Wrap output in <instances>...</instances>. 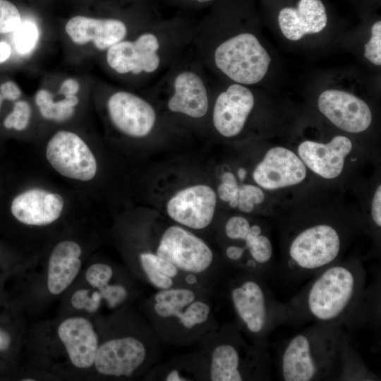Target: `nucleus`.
Listing matches in <instances>:
<instances>
[{"label":"nucleus","instance_id":"cd10ccee","mask_svg":"<svg viewBox=\"0 0 381 381\" xmlns=\"http://www.w3.org/2000/svg\"><path fill=\"white\" fill-rule=\"evenodd\" d=\"M31 114L32 111L28 102L18 101L15 103L13 111L5 118L4 125L8 129L23 131L29 124Z\"/></svg>","mask_w":381,"mask_h":381},{"label":"nucleus","instance_id":"e433bc0d","mask_svg":"<svg viewBox=\"0 0 381 381\" xmlns=\"http://www.w3.org/2000/svg\"><path fill=\"white\" fill-rule=\"evenodd\" d=\"M0 92L4 99L10 101H15L21 96L20 87L11 80L6 81L0 85Z\"/></svg>","mask_w":381,"mask_h":381},{"label":"nucleus","instance_id":"58836bf2","mask_svg":"<svg viewBox=\"0 0 381 381\" xmlns=\"http://www.w3.org/2000/svg\"><path fill=\"white\" fill-rule=\"evenodd\" d=\"M11 55V47L6 42H0V64L7 61Z\"/></svg>","mask_w":381,"mask_h":381},{"label":"nucleus","instance_id":"c756f323","mask_svg":"<svg viewBox=\"0 0 381 381\" xmlns=\"http://www.w3.org/2000/svg\"><path fill=\"white\" fill-rule=\"evenodd\" d=\"M21 23L17 7L8 0H0V34L15 32Z\"/></svg>","mask_w":381,"mask_h":381},{"label":"nucleus","instance_id":"9d476101","mask_svg":"<svg viewBox=\"0 0 381 381\" xmlns=\"http://www.w3.org/2000/svg\"><path fill=\"white\" fill-rule=\"evenodd\" d=\"M46 157L51 166L65 177L88 181L97 174V164L93 153L73 132H56L47 143Z\"/></svg>","mask_w":381,"mask_h":381},{"label":"nucleus","instance_id":"ea45409f","mask_svg":"<svg viewBox=\"0 0 381 381\" xmlns=\"http://www.w3.org/2000/svg\"><path fill=\"white\" fill-rule=\"evenodd\" d=\"M11 338L9 334L0 329V352L9 348Z\"/></svg>","mask_w":381,"mask_h":381},{"label":"nucleus","instance_id":"393cba45","mask_svg":"<svg viewBox=\"0 0 381 381\" xmlns=\"http://www.w3.org/2000/svg\"><path fill=\"white\" fill-rule=\"evenodd\" d=\"M35 101L42 116L48 120L65 121L74 114V107L78 104L76 95H68L59 101L53 99L52 94L45 89L38 90Z\"/></svg>","mask_w":381,"mask_h":381},{"label":"nucleus","instance_id":"4468645a","mask_svg":"<svg viewBox=\"0 0 381 381\" xmlns=\"http://www.w3.org/2000/svg\"><path fill=\"white\" fill-rule=\"evenodd\" d=\"M217 199L212 187L194 185L176 193L167 202L166 210L176 223L192 229H202L213 220Z\"/></svg>","mask_w":381,"mask_h":381},{"label":"nucleus","instance_id":"5701e85b","mask_svg":"<svg viewBox=\"0 0 381 381\" xmlns=\"http://www.w3.org/2000/svg\"><path fill=\"white\" fill-rule=\"evenodd\" d=\"M80 246L73 241L59 243L52 251L47 270V287L52 294L62 293L75 279L80 267Z\"/></svg>","mask_w":381,"mask_h":381},{"label":"nucleus","instance_id":"9b49d317","mask_svg":"<svg viewBox=\"0 0 381 381\" xmlns=\"http://www.w3.org/2000/svg\"><path fill=\"white\" fill-rule=\"evenodd\" d=\"M107 110L113 126L133 138L150 135L158 121V114L150 101L127 90H116L107 100Z\"/></svg>","mask_w":381,"mask_h":381},{"label":"nucleus","instance_id":"f704fd0d","mask_svg":"<svg viewBox=\"0 0 381 381\" xmlns=\"http://www.w3.org/2000/svg\"><path fill=\"white\" fill-rule=\"evenodd\" d=\"M102 299H104L110 308H115L122 303L128 296L126 289L120 284H107L98 289Z\"/></svg>","mask_w":381,"mask_h":381},{"label":"nucleus","instance_id":"a19ab883","mask_svg":"<svg viewBox=\"0 0 381 381\" xmlns=\"http://www.w3.org/2000/svg\"><path fill=\"white\" fill-rule=\"evenodd\" d=\"M164 380L167 381H186L189 380L183 376L179 370H172L165 376Z\"/></svg>","mask_w":381,"mask_h":381},{"label":"nucleus","instance_id":"aec40b11","mask_svg":"<svg viewBox=\"0 0 381 381\" xmlns=\"http://www.w3.org/2000/svg\"><path fill=\"white\" fill-rule=\"evenodd\" d=\"M64 206L62 196L40 189L25 190L13 200L11 212L20 222L30 226L48 225L57 220Z\"/></svg>","mask_w":381,"mask_h":381},{"label":"nucleus","instance_id":"4be33fe9","mask_svg":"<svg viewBox=\"0 0 381 381\" xmlns=\"http://www.w3.org/2000/svg\"><path fill=\"white\" fill-rule=\"evenodd\" d=\"M278 23L285 37L297 41L326 27V8L321 0H299L296 7H285L279 11Z\"/></svg>","mask_w":381,"mask_h":381},{"label":"nucleus","instance_id":"b1692460","mask_svg":"<svg viewBox=\"0 0 381 381\" xmlns=\"http://www.w3.org/2000/svg\"><path fill=\"white\" fill-rule=\"evenodd\" d=\"M141 267L148 281L159 290L174 286V278L180 270L156 253L143 252L139 256Z\"/></svg>","mask_w":381,"mask_h":381},{"label":"nucleus","instance_id":"72a5a7b5","mask_svg":"<svg viewBox=\"0 0 381 381\" xmlns=\"http://www.w3.org/2000/svg\"><path fill=\"white\" fill-rule=\"evenodd\" d=\"M365 57L377 66L381 64V21H377L371 28V37L365 44Z\"/></svg>","mask_w":381,"mask_h":381},{"label":"nucleus","instance_id":"2eb2a0df","mask_svg":"<svg viewBox=\"0 0 381 381\" xmlns=\"http://www.w3.org/2000/svg\"><path fill=\"white\" fill-rule=\"evenodd\" d=\"M320 111L335 126L351 133L367 130L373 120L368 104L346 91L330 89L322 92L318 100Z\"/></svg>","mask_w":381,"mask_h":381},{"label":"nucleus","instance_id":"423d86ee","mask_svg":"<svg viewBox=\"0 0 381 381\" xmlns=\"http://www.w3.org/2000/svg\"><path fill=\"white\" fill-rule=\"evenodd\" d=\"M190 54L174 63L152 89L169 113L200 120L210 112L214 87L202 64Z\"/></svg>","mask_w":381,"mask_h":381},{"label":"nucleus","instance_id":"a878e982","mask_svg":"<svg viewBox=\"0 0 381 381\" xmlns=\"http://www.w3.org/2000/svg\"><path fill=\"white\" fill-rule=\"evenodd\" d=\"M39 37L37 25L31 21L21 23L14 33V44L20 54L30 52L35 47Z\"/></svg>","mask_w":381,"mask_h":381},{"label":"nucleus","instance_id":"f3484780","mask_svg":"<svg viewBox=\"0 0 381 381\" xmlns=\"http://www.w3.org/2000/svg\"><path fill=\"white\" fill-rule=\"evenodd\" d=\"M353 143L345 135H336L327 143L304 140L296 153L307 169L324 179H335L344 171Z\"/></svg>","mask_w":381,"mask_h":381},{"label":"nucleus","instance_id":"f257e3e1","mask_svg":"<svg viewBox=\"0 0 381 381\" xmlns=\"http://www.w3.org/2000/svg\"><path fill=\"white\" fill-rule=\"evenodd\" d=\"M367 272L356 258L341 260L321 270L289 302L287 322L350 324L366 298Z\"/></svg>","mask_w":381,"mask_h":381},{"label":"nucleus","instance_id":"6e6552de","mask_svg":"<svg viewBox=\"0 0 381 381\" xmlns=\"http://www.w3.org/2000/svg\"><path fill=\"white\" fill-rule=\"evenodd\" d=\"M210 354L212 381L270 380L271 361L267 349L250 346L235 331L224 332Z\"/></svg>","mask_w":381,"mask_h":381},{"label":"nucleus","instance_id":"37998d69","mask_svg":"<svg viewBox=\"0 0 381 381\" xmlns=\"http://www.w3.org/2000/svg\"><path fill=\"white\" fill-rule=\"evenodd\" d=\"M196 274L188 273L186 277V282L189 284L190 285H193L197 282V279L195 277Z\"/></svg>","mask_w":381,"mask_h":381},{"label":"nucleus","instance_id":"c03bdc74","mask_svg":"<svg viewBox=\"0 0 381 381\" xmlns=\"http://www.w3.org/2000/svg\"><path fill=\"white\" fill-rule=\"evenodd\" d=\"M3 100H4V97H3V96L1 95V94L0 92V111H1V107L2 103H3Z\"/></svg>","mask_w":381,"mask_h":381},{"label":"nucleus","instance_id":"a18cd8bd","mask_svg":"<svg viewBox=\"0 0 381 381\" xmlns=\"http://www.w3.org/2000/svg\"><path fill=\"white\" fill-rule=\"evenodd\" d=\"M23 380H24V381H33L35 380L30 378V379H23Z\"/></svg>","mask_w":381,"mask_h":381},{"label":"nucleus","instance_id":"bb28decb","mask_svg":"<svg viewBox=\"0 0 381 381\" xmlns=\"http://www.w3.org/2000/svg\"><path fill=\"white\" fill-rule=\"evenodd\" d=\"M265 199L264 190L257 185L244 183L240 185L238 194L237 208L243 213L252 212L255 206L262 204Z\"/></svg>","mask_w":381,"mask_h":381},{"label":"nucleus","instance_id":"4c0bfd02","mask_svg":"<svg viewBox=\"0 0 381 381\" xmlns=\"http://www.w3.org/2000/svg\"><path fill=\"white\" fill-rule=\"evenodd\" d=\"M80 89L78 82L73 78L65 80L61 85L59 92L64 95H76Z\"/></svg>","mask_w":381,"mask_h":381},{"label":"nucleus","instance_id":"a211bd4d","mask_svg":"<svg viewBox=\"0 0 381 381\" xmlns=\"http://www.w3.org/2000/svg\"><path fill=\"white\" fill-rule=\"evenodd\" d=\"M147 355L146 346L140 339L116 338L99 346L94 365L102 375L130 377L144 363Z\"/></svg>","mask_w":381,"mask_h":381},{"label":"nucleus","instance_id":"6ab92c4d","mask_svg":"<svg viewBox=\"0 0 381 381\" xmlns=\"http://www.w3.org/2000/svg\"><path fill=\"white\" fill-rule=\"evenodd\" d=\"M65 30L74 43L81 45L92 42L99 51H107L129 35L128 25L123 20L83 16L71 18L66 23Z\"/></svg>","mask_w":381,"mask_h":381},{"label":"nucleus","instance_id":"f8f14e48","mask_svg":"<svg viewBox=\"0 0 381 381\" xmlns=\"http://www.w3.org/2000/svg\"><path fill=\"white\" fill-rule=\"evenodd\" d=\"M255 97L248 85L232 83L224 90H213L211 121L222 136L231 138L244 129L255 107Z\"/></svg>","mask_w":381,"mask_h":381},{"label":"nucleus","instance_id":"1a4fd4ad","mask_svg":"<svg viewBox=\"0 0 381 381\" xmlns=\"http://www.w3.org/2000/svg\"><path fill=\"white\" fill-rule=\"evenodd\" d=\"M155 253L180 271L195 274L206 271L214 260L212 250L202 238L178 225L164 231Z\"/></svg>","mask_w":381,"mask_h":381},{"label":"nucleus","instance_id":"7c9ffc66","mask_svg":"<svg viewBox=\"0 0 381 381\" xmlns=\"http://www.w3.org/2000/svg\"><path fill=\"white\" fill-rule=\"evenodd\" d=\"M102 300V297L98 290L90 294L89 290L82 289L76 291L72 295L71 302L76 309L93 313L99 309Z\"/></svg>","mask_w":381,"mask_h":381},{"label":"nucleus","instance_id":"dca6fc26","mask_svg":"<svg viewBox=\"0 0 381 381\" xmlns=\"http://www.w3.org/2000/svg\"><path fill=\"white\" fill-rule=\"evenodd\" d=\"M153 309L163 319L175 318L186 329H192L207 321L210 305L197 298L190 288L171 287L159 290L154 297Z\"/></svg>","mask_w":381,"mask_h":381},{"label":"nucleus","instance_id":"20e7f679","mask_svg":"<svg viewBox=\"0 0 381 381\" xmlns=\"http://www.w3.org/2000/svg\"><path fill=\"white\" fill-rule=\"evenodd\" d=\"M352 229L346 224L315 220L296 224L284 234L278 270L287 282H301L342 260Z\"/></svg>","mask_w":381,"mask_h":381},{"label":"nucleus","instance_id":"0eeeda50","mask_svg":"<svg viewBox=\"0 0 381 381\" xmlns=\"http://www.w3.org/2000/svg\"><path fill=\"white\" fill-rule=\"evenodd\" d=\"M242 270L230 286V300L241 326L255 345L267 349V337L287 322L286 305L275 298L264 277Z\"/></svg>","mask_w":381,"mask_h":381},{"label":"nucleus","instance_id":"79ce46f5","mask_svg":"<svg viewBox=\"0 0 381 381\" xmlns=\"http://www.w3.org/2000/svg\"><path fill=\"white\" fill-rule=\"evenodd\" d=\"M182 4H193V5H203V4H208L209 3H211L214 0H181Z\"/></svg>","mask_w":381,"mask_h":381},{"label":"nucleus","instance_id":"c85d7f7f","mask_svg":"<svg viewBox=\"0 0 381 381\" xmlns=\"http://www.w3.org/2000/svg\"><path fill=\"white\" fill-rule=\"evenodd\" d=\"M240 185L238 180L231 171H225L221 176V183L217 188L219 199L228 202L231 208H237L238 194Z\"/></svg>","mask_w":381,"mask_h":381},{"label":"nucleus","instance_id":"7ed1b4c3","mask_svg":"<svg viewBox=\"0 0 381 381\" xmlns=\"http://www.w3.org/2000/svg\"><path fill=\"white\" fill-rule=\"evenodd\" d=\"M195 26L185 20H150L133 38H125L106 51L109 68L119 75L143 81L164 73L190 48Z\"/></svg>","mask_w":381,"mask_h":381},{"label":"nucleus","instance_id":"c9c22d12","mask_svg":"<svg viewBox=\"0 0 381 381\" xmlns=\"http://www.w3.org/2000/svg\"><path fill=\"white\" fill-rule=\"evenodd\" d=\"M370 215L372 221L373 222L375 227L377 229H380L381 227V186L379 185L373 194L371 207Z\"/></svg>","mask_w":381,"mask_h":381},{"label":"nucleus","instance_id":"412c9836","mask_svg":"<svg viewBox=\"0 0 381 381\" xmlns=\"http://www.w3.org/2000/svg\"><path fill=\"white\" fill-rule=\"evenodd\" d=\"M58 335L74 366L85 369L94 365L99 345L89 320L83 318H68L59 326Z\"/></svg>","mask_w":381,"mask_h":381},{"label":"nucleus","instance_id":"473e14b6","mask_svg":"<svg viewBox=\"0 0 381 381\" xmlns=\"http://www.w3.org/2000/svg\"><path fill=\"white\" fill-rule=\"evenodd\" d=\"M112 275L113 270L109 265L95 263L87 270L85 279L92 287L99 289L109 284Z\"/></svg>","mask_w":381,"mask_h":381},{"label":"nucleus","instance_id":"ddd939ff","mask_svg":"<svg viewBox=\"0 0 381 381\" xmlns=\"http://www.w3.org/2000/svg\"><path fill=\"white\" fill-rule=\"evenodd\" d=\"M308 169L294 151L275 146L269 149L255 166L252 176L262 190H279L303 183Z\"/></svg>","mask_w":381,"mask_h":381},{"label":"nucleus","instance_id":"2f4dec72","mask_svg":"<svg viewBox=\"0 0 381 381\" xmlns=\"http://www.w3.org/2000/svg\"><path fill=\"white\" fill-rule=\"evenodd\" d=\"M250 225V222L246 217L241 215L232 216L225 223V236L231 241H242L246 238Z\"/></svg>","mask_w":381,"mask_h":381},{"label":"nucleus","instance_id":"39448f33","mask_svg":"<svg viewBox=\"0 0 381 381\" xmlns=\"http://www.w3.org/2000/svg\"><path fill=\"white\" fill-rule=\"evenodd\" d=\"M193 51L207 73L245 85L260 82L271 61L258 37L248 31L224 35L202 28L193 41Z\"/></svg>","mask_w":381,"mask_h":381},{"label":"nucleus","instance_id":"f03ea898","mask_svg":"<svg viewBox=\"0 0 381 381\" xmlns=\"http://www.w3.org/2000/svg\"><path fill=\"white\" fill-rule=\"evenodd\" d=\"M344 327L313 323L284 341L276 361L280 380H346L356 351Z\"/></svg>","mask_w":381,"mask_h":381}]
</instances>
